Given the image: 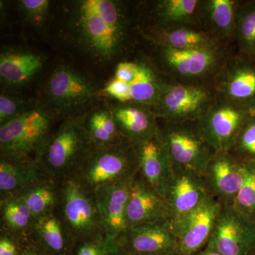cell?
<instances>
[{"instance_id":"cell-1","label":"cell","mask_w":255,"mask_h":255,"mask_svg":"<svg viewBox=\"0 0 255 255\" xmlns=\"http://www.w3.org/2000/svg\"><path fill=\"white\" fill-rule=\"evenodd\" d=\"M88 114L65 119L47 142L39 163L55 182L78 174L95 148L87 128Z\"/></svg>"},{"instance_id":"cell-2","label":"cell","mask_w":255,"mask_h":255,"mask_svg":"<svg viewBox=\"0 0 255 255\" xmlns=\"http://www.w3.org/2000/svg\"><path fill=\"white\" fill-rule=\"evenodd\" d=\"M77 25L85 46L98 56L111 58L122 46L124 37V16L114 1H81Z\"/></svg>"},{"instance_id":"cell-3","label":"cell","mask_w":255,"mask_h":255,"mask_svg":"<svg viewBox=\"0 0 255 255\" xmlns=\"http://www.w3.org/2000/svg\"><path fill=\"white\" fill-rule=\"evenodd\" d=\"M58 211L74 245L105 237L95 191L85 185L77 174L59 183Z\"/></svg>"},{"instance_id":"cell-4","label":"cell","mask_w":255,"mask_h":255,"mask_svg":"<svg viewBox=\"0 0 255 255\" xmlns=\"http://www.w3.org/2000/svg\"><path fill=\"white\" fill-rule=\"evenodd\" d=\"M53 114L33 108L0 126L1 158L39 162L51 135Z\"/></svg>"},{"instance_id":"cell-5","label":"cell","mask_w":255,"mask_h":255,"mask_svg":"<svg viewBox=\"0 0 255 255\" xmlns=\"http://www.w3.org/2000/svg\"><path fill=\"white\" fill-rule=\"evenodd\" d=\"M162 122L159 135L172 169L203 176L216 152L201 133L197 120Z\"/></svg>"},{"instance_id":"cell-6","label":"cell","mask_w":255,"mask_h":255,"mask_svg":"<svg viewBox=\"0 0 255 255\" xmlns=\"http://www.w3.org/2000/svg\"><path fill=\"white\" fill-rule=\"evenodd\" d=\"M137 172L133 145L122 138L111 145L95 147L77 175L95 191L107 184L132 180Z\"/></svg>"},{"instance_id":"cell-7","label":"cell","mask_w":255,"mask_h":255,"mask_svg":"<svg viewBox=\"0 0 255 255\" xmlns=\"http://www.w3.org/2000/svg\"><path fill=\"white\" fill-rule=\"evenodd\" d=\"M216 98L213 85H191L164 81L151 110L157 119L165 122L196 121Z\"/></svg>"},{"instance_id":"cell-8","label":"cell","mask_w":255,"mask_h":255,"mask_svg":"<svg viewBox=\"0 0 255 255\" xmlns=\"http://www.w3.org/2000/svg\"><path fill=\"white\" fill-rule=\"evenodd\" d=\"M164 66L173 81L191 85H213L229 58L223 45L201 49L178 50L159 47Z\"/></svg>"},{"instance_id":"cell-9","label":"cell","mask_w":255,"mask_h":255,"mask_svg":"<svg viewBox=\"0 0 255 255\" xmlns=\"http://www.w3.org/2000/svg\"><path fill=\"white\" fill-rule=\"evenodd\" d=\"M96 96L91 82L67 66L55 69L45 89L46 102L53 114L65 116V119L85 114L82 111L94 102Z\"/></svg>"},{"instance_id":"cell-10","label":"cell","mask_w":255,"mask_h":255,"mask_svg":"<svg viewBox=\"0 0 255 255\" xmlns=\"http://www.w3.org/2000/svg\"><path fill=\"white\" fill-rule=\"evenodd\" d=\"M216 95L255 115V58L229 56L215 79Z\"/></svg>"},{"instance_id":"cell-11","label":"cell","mask_w":255,"mask_h":255,"mask_svg":"<svg viewBox=\"0 0 255 255\" xmlns=\"http://www.w3.org/2000/svg\"><path fill=\"white\" fill-rule=\"evenodd\" d=\"M251 115L216 95L214 103L197 122L204 138L217 153L231 150L242 127Z\"/></svg>"},{"instance_id":"cell-12","label":"cell","mask_w":255,"mask_h":255,"mask_svg":"<svg viewBox=\"0 0 255 255\" xmlns=\"http://www.w3.org/2000/svg\"><path fill=\"white\" fill-rule=\"evenodd\" d=\"M206 247L222 255H254L255 221L233 206L223 205Z\"/></svg>"},{"instance_id":"cell-13","label":"cell","mask_w":255,"mask_h":255,"mask_svg":"<svg viewBox=\"0 0 255 255\" xmlns=\"http://www.w3.org/2000/svg\"><path fill=\"white\" fill-rule=\"evenodd\" d=\"M223 204L210 196L182 217L171 221L181 255H193L207 246Z\"/></svg>"},{"instance_id":"cell-14","label":"cell","mask_w":255,"mask_h":255,"mask_svg":"<svg viewBox=\"0 0 255 255\" xmlns=\"http://www.w3.org/2000/svg\"><path fill=\"white\" fill-rule=\"evenodd\" d=\"M114 247L121 255H161L179 252L170 221L128 228Z\"/></svg>"},{"instance_id":"cell-15","label":"cell","mask_w":255,"mask_h":255,"mask_svg":"<svg viewBox=\"0 0 255 255\" xmlns=\"http://www.w3.org/2000/svg\"><path fill=\"white\" fill-rule=\"evenodd\" d=\"M133 179L107 184L95 190L104 234L114 247L128 229L127 205Z\"/></svg>"},{"instance_id":"cell-16","label":"cell","mask_w":255,"mask_h":255,"mask_svg":"<svg viewBox=\"0 0 255 255\" xmlns=\"http://www.w3.org/2000/svg\"><path fill=\"white\" fill-rule=\"evenodd\" d=\"M244 177V162L229 152H217L203 174L210 195L223 205H233Z\"/></svg>"},{"instance_id":"cell-17","label":"cell","mask_w":255,"mask_h":255,"mask_svg":"<svg viewBox=\"0 0 255 255\" xmlns=\"http://www.w3.org/2000/svg\"><path fill=\"white\" fill-rule=\"evenodd\" d=\"M210 196L201 174L173 169L164 196L169 221L179 219L190 212Z\"/></svg>"},{"instance_id":"cell-18","label":"cell","mask_w":255,"mask_h":255,"mask_svg":"<svg viewBox=\"0 0 255 255\" xmlns=\"http://www.w3.org/2000/svg\"><path fill=\"white\" fill-rule=\"evenodd\" d=\"M132 144L136 154L138 174L164 197L173 169L159 130Z\"/></svg>"},{"instance_id":"cell-19","label":"cell","mask_w":255,"mask_h":255,"mask_svg":"<svg viewBox=\"0 0 255 255\" xmlns=\"http://www.w3.org/2000/svg\"><path fill=\"white\" fill-rule=\"evenodd\" d=\"M164 221H169L165 199L137 172L128 201V228Z\"/></svg>"},{"instance_id":"cell-20","label":"cell","mask_w":255,"mask_h":255,"mask_svg":"<svg viewBox=\"0 0 255 255\" xmlns=\"http://www.w3.org/2000/svg\"><path fill=\"white\" fill-rule=\"evenodd\" d=\"M112 112L121 135L131 143L159 130L158 119L148 106L133 102L121 103Z\"/></svg>"},{"instance_id":"cell-21","label":"cell","mask_w":255,"mask_h":255,"mask_svg":"<svg viewBox=\"0 0 255 255\" xmlns=\"http://www.w3.org/2000/svg\"><path fill=\"white\" fill-rule=\"evenodd\" d=\"M241 1L204 0L201 1L199 26L220 43L234 39L236 11Z\"/></svg>"},{"instance_id":"cell-22","label":"cell","mask_w":255,"mask_h":255,"mask_svg":"<svg viewBox=\"0 0 255 255\" xmlns=\"http://www.w3.org/2000/svg\"><path fill=\"white\" fill-rule=\"evenodd\" d=\"M48 180L53 179H50L41 164L36 161H17L1 158V198L18 195L28 188Z\"/></svg>"},{"instance_id":"cell-23","label":"cell","mask_w":255,"mask_h":255,"mask_svg":"<svg viewBox=\"0 0 255 255\" xmlns=\"http://www.w3.org/2000/svg\"><path fill=\"white\" fill-rule=\"evenodd\" d=\"M43 65V58L31 52L4 50L0 55L1 81L8 86L25 85L41 70Z\"/></svg>"},{"instance_id":"cell-24","label":"cell","mask_w":255,"mask_h":255,"mask_svg":"<svg viewBox=\"0 0 255 255\" xmlns=\"http://www.w3.org/2000/svg\"><path fill=\"white\" fill-rule=\"evenodd\" d=\"M31 236L50 255H68L74 246L57 210L36 219Z\"/></svg>"},{"instance_id":"cell-25","label":"cell","mask_w":255,"mask_h":255,"mask_svg":"<svg viewBox=\"0 0 255 255\" xmlns=\"http://www.w3.org/2000/svg\"><path fill=\"white\" fill-rule=\"evenodd\" d=\"M152 38L159 47L178 50L201 49L223 44L201 28L188 26L159 27L154 32Z\"/></svg>"},{"instance_id":"cell-26","label":"cell","mask_w":255,"mask_h":255,"mask_svg":"<svg viewBox=\"0 0 255 255\" xmlns=\"http://www.w3.org/2000/svg\"><path fill=\"white\" fill-rule=\"evenodd\" d=\"M34 216L17 196L1 198V223L4 234L17 241L31 236Z\"/></svg>"},{"instance_id":"cell-27","label":"cell","mask_w":255,"mask_h":255,"mask_svg":"<svg viewBox=\"0 0 255 255\" xmlns=\"http://www.w3.org/2000/svg\"><path fill=\"white\" fill-rule=\"evenodd\" d=\"M200 0H162L157 2L156 12L160 27L178 26L199 28Z\"/></svg>"},{"instance_id":"cell-28","label":"cell","mask_w":255,"mask_h":255,"mask_svg":"<svg viewBox=\"0 0 255 255\" xmlns=\"http://www.w3.org/2000/svg\"><path fill=\"white\" fill-rule=\"evenodd\" d=\"M59 194V184L48 180L28 188L16 196L26 204L36 219L56 211Z\"/></svg>"},{"instance_id":"cell-29","label":"cell","mask_w":255,"mask_h":255,"mask_svg":"<svg viewBox=\"0 0 255 255\" xmlns=\"http://www.w3.org/2000/svg\"><path fill=\"white\" fill-rule=\"evenodd\" d=\"M234 40L239 53L255 58V0L241 1L238 5Z\"/></svg>"},{"instance_id":"cell-30","label":"cell","mask_w":255,"mask_h":255,"mask_svg":"<svg viewBox=\"0 0 255 255\" xmlns=\"http://www.w3.org/2000/svg\"><path fill=\"white\" fill-rule=\"evenodd\" d=\"M86 124L95 147L111 145L124 138L117 128L112 110L99 109L89 113Z\"/></svg>"},{"instance_id":"cell-31","label":"cell","mask_w":255,"mask_h":255,"mask_svg":"<svg viewBox=\"0 0 255 255\" xmlns=\"http://www.w3.org/2000/svg\"><path fill=\"white\" fill-rule=\"evenodd\" d=\"M163 82L152 68L140 64L137 76L130 84V102L152 107L160 95Z\"/></svg>"},{"instance_id":"cell-32","label":"cell","mask_w":255,"mask_h":255,"mask_svg":"<svg viewBox=\"0 0 255 255\" xmlns=\"http://www.w3.org/2000/svg\"><path fill=\"white\" fill-rule=\"evenodd\" d=\"M243 162L245 166L244 180L232 206L241 214L255 221V162Z\"/></svg>"},{"instance_id":"cell-33","label":"cell","mask_w":255,"mask_h":255,"mask_svg":"<svg viewBox=\"0 0 255 255\" xmlns=\"http://www.w3.org/2000/svg\"><path fill=\"white\" fill-rule=\"evenodd\" d=\"M229 152L243 162H255V115L247 119Z\"/></svg>"},{"instance_id":"cell-34","label":"cell","mask_w":255,"mask_h":255,"mask_svg":"<svg viewBox=\"0 0 255 255\" xmlns=\"http://www.w3.org/2000/svg\"><path fill=\"white\" fill-rule=\"evenodd\" d=\"M33 108V105H29L26 101L1 94L0 96V126Z\"/></svg>"},{"instance_id":"cell-35","label":"cell","mask_w":255,"mask_h":255,"mask_svg":"<svg viewBox=\"0 0 255 255\" xmlns=\"http://www.w3.org/2000/svg\"><path fill=\"white\" fill-rule=\"evenodd\" d=\"M73 248V255H116L119 253L105 237L79 242Z\"/></svg>"},{"instance_id":"cell-36","label":"cell","mask_w":255,"mask_h":255,"mask_svg":"<svg viewBox=\"0 0 255 255\" xmlns=\"http://www.w3.org/2000/svg\"><path fill=\"white\" fill-rule=\"evenodd\" d=\"M50 2L47 0H23L19 2L23 14L30 21L41 23L46 18Z\"/></svg>"},{"instance_id":"cell-37","label":"cell","mask_w":255,"mask_h":255,"mask_svg":"<svg viewBox=\"0 0 255 255\" xmlns=\"http://www.w3.org/2000/svg\"><path fill=\"white\" fill-rule=\"evenodd\" d=\"M103 92L120 103L130 102V84L114 78L104 89Z\"/></svg>"},{"instance_id":"cell-38","label":"cell","mask_w":255,"mask_h":255,"mask_svg":"<svg viewBox=\"0 0 255 255\" xmlns=\"http://www.w3.org/2000/svg\"><path fill=\"white\" fill-rule=\"evenodd\" d=\"M140 64L122 62L117 65L114 78L130 84L134 81L139 73Z\"/></svg>"},{"instance_id":"cell-39","label":"cell","mask_w":255,"mask_h":255,"mask_svg":"<svg viewBox=\"0 0 255 255\" xmlns=\"http://www.w3.org/2000/svg\"><path fill=\"white\" fill-rule=\"evenodd\" d=\"M18 242L20 246V255H50L35 242L31 236Z\"/></svg>"},{"instance_id":"cell-40","label":"cell","mask_w":255,"mask_h":255,"mask_svg":"<svg viewBox=\"0 0 255 255\" xmlns=\"http://www.w3.org/2000/svg\"><path fill=\"white\" fill-rule=\"evenodd\" d=\"M0 255H20L18 242L7 235H1L0 238Z\"/></svg>"},{"instance_id":"cell-41","label":"cell","mask_w":255,"mask_h":255,"mask_svg":"<svg viewBox=\"0 0 255 255\" xmlns=\"http://www.w3.org/2000/svg\"><path fill=\"white\" fill-rule=\"evenodd\" d=\"M198 255H222L221 253H218L217 251L211 249V248L206 247L205 249L203 251H200L199 254Z\"/></svg>"},{"instance_id":"cell-42","label":"cell","mask_w":255,"mask_h":255,"mask_svg":"<svg viewBox=\"0 0 255 255\" xmlns=\"http://www.w3.org/2000/svg\"><path fill=\"white\" fill-rule=\"evenodd\" d=\"M161 255H181L179 252H175V253H169V254Z\"/></svg>"},{"instance_id":"cell-43","label":"cell","mask_w":255,"mask_h":255,"mask_svg":"<svg viewBox=\"0 0 255 255\" xmlns=\"http://www.w3.org/2000/svg\"><path fill=\"white\" fill-rule=\"evenodd\" d=\"M116 255H119V253H117V254Z\"/></svg>"},{"instance_id":"cell-44","label":"cell","mask_w":255,"mask_h":255,"mask_svg":"<svg viewBox=\"0 0 255 255\" xmlns=\"http://www.w3.org/2000/svg\"></svg>"},{"instance_id":"cell-45","label":"cell","mask_w":255,"mask_h":255,"mask_svg":"<svg viewBox=\"0 0 255 255\" xmlns=\"http://www.w3.org/2000/svg\"></svg>"}]
</instances>
